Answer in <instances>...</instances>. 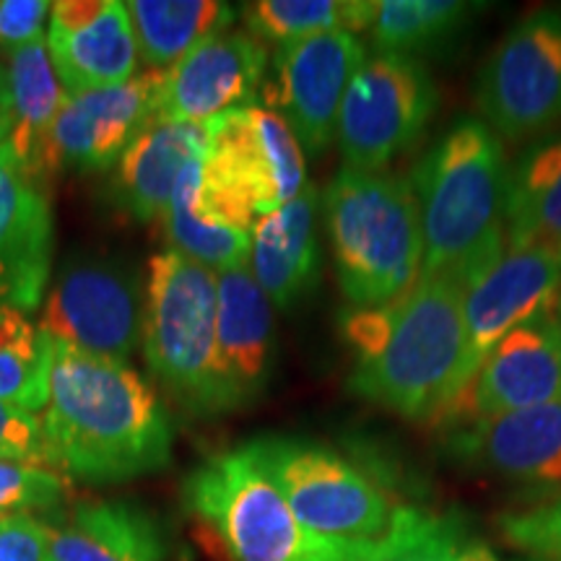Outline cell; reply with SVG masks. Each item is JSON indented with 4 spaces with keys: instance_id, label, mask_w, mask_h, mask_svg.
Wrapping results in <instances>:
<instances>
[{
    "instance_id": "6da1fadb",
    "label": "cell",
    "mask_w": 561,
    "mask_h": 561,
    "mask_svg": "<svg viewBox=\"0 0 561 561\" xmlns=\"http://www.w3.org/2000/svg\"><path fill=\"white\" fill-rule=\"evenodd\" d=\"M53 468L89 483L161 471L172 460V421L157 392L123 359L53 341L45 416Z\"/></svg>"
},
{
    "instance_id": "d6a6232c",
    "label": "cell",
    "mask_w": 561,
    "mask_h": 561,
    "mask_svg": "<svg viewBox=\"0 0 561 561\" xmlns=\"http://www.w3.org/2000/svg\"><path fill=\"white\" fill-rule=\"evenodd\" d=\"M504 541L541 561H561V491L500 520Z\"/></svg>"
},
{
    "instance_id": "83f0119b",
    "label": "cell",
    "mask_w": 561,
    "mask_h": 561,
    "mask_svg": "<svg viewBox=\"0 0 561 561\" xmlns=\"http://www.w3.org/2000/svg\"><path fill=\"white\" fill-rule=\"evenodd\" d=\"M359 561H496V557L458 517L398 507L388 533Z\"/></svg>"
},
{
    "instance_id": "7402d4cb",
    "label": "cell",
    "mask_w": 561,
    "mask_h": 561,
    "mask_svg": "<svg viewBox=\"0 0 561 561\" xmlns=\"http://www.w3.org/2000/svg\"><path fill=\"white\" fill-rule=\"evenodd\" d=\"M210 146L208 123H153L121 157L115 195L138 221L161 219L180 174Z\"/></svg>"
},
{
    "instance_id": "e0dca14e",
    "label": "cell",
    "mask_w": 561,
    "mask_h": 561,
    "mask_svg": "<svg viewBox=\"0 0 561 561\" xmlns=\"http://www.w3.org/2000/svg\"><path fill=\"white\" fill-rule=\"evenodd\" d=\"M273 305L250 268L219 273L214 385L216 411L244 409L263 396L273 371Z\"/></svg>"
},
{
    "instance_id": "603a6c76",
    "label": "cell",
    "mask_w": 561,
    "mask_h": 561,
    "mask_svg": "<svg viewBox=\"0 0 561 561\" xmlns=\"http://www.w3.org/2000/svg\"><path fill=\"white\" fill-rule=\"evenodd\" d=\"M47 53L68 96L136 79L140 55L128 3L104 0V11L89 24L50 26Z\"/></svg>"
},
{
    "instance_id": "74e56055",
    "label": "cell",
    "mask_w": 561,
    "mask_h": 561,
    "mask_svg": "<svg viewBox=\"0 0 561 561\" xmlns=\"http://www.w3.org/2000/svg\"><path fill=\"white\" fill-rule=\"evenodd\" d=\"M11 128H13L11 123H0V144H3V140L11 136Z\"/></svg>"
},
{
    "instance_id": "5bb4252c",
    "label": "cell",
    "mask_w": 561,
    "mask_h": 561,
    "mask_svg": "<svg viewBox=\"0 0 561 561\" xmlns=\"http://www.w3.org/2000/svg\"><path fill=\"white\" fill-rule=\"evenodd\" d=\"M164 70L138 73L117 87L66 96L45 149V174L58 170L102 172L151 125Z\"/></svg>"
},
{
    "instance_id": "f1b7e54d",
    "label": "cell",
    "mask_w": 561,
    "mask_h": 561,
    "mask_svg": "<svg viewBox=\"0 0 561 561\" xmlns=\"http://www.w3.org/2000/svg\"><path fill=\"white\" fill-rule=\"evenodd\" d=\"M471 13L460 0H375L367 32L377 53L419 58L453 39Z\"/></svg>"
},
{
    "instance_id": "d4e9b609",
    "label": "cell",
    "mask_w": 561,
    "mask_h": 561,
    "mask_svg": "<svg viewBox=\"0 0 561 561\" xmlns=\"http://www.w3.org/2000/svg\"><path fill=\"white\" fill-rule=\"evenodd\" d=\"M13 128L9 146L13 157L30 178L45 180V149L55 117L66 102L45 39L34 42L24 50L11 53L9 66Z\"/></svg>"
},
{
    "instance_id": "484cf974",
    "label": "cell",
    "mask_w": 561,
    "mask_h": 561,
    "mask_svg": "<svg viewBox=\"0 0 561 561\" xmlns=\"http://www.w3.org/2000/svg\"><path fill=\"white\" fill-rule=\"evenodd\" d=\"M128 13L138 55L151 70L172 68L195 45L227 30L234 11L216 0H133Z\"/></svg>"
},
{
    "instance_id": "5b68a950",
    "label": "cell",
    "mask_w": 561,
    "mask_h": 561,
    "mask_svg": "<svg viewBox=\"0 0 561 561\" xmlns=\"http://www.w3.org/2000/svg\"><path fill=\"white\" fill-rule=\"evenodd\" d=\"M185 500L231 561H359L371 546L305 528L244 445L201 462Z\"/></svg>"
},
{
    "instance_id": "f35d334b",
    "label": "cell",
    "mask_w": 561,
    "mask_h": 561,
    "mask_svg": "<svg viewBox=\"0 0 561 561\" xmlns=\"http://www.w3.org/2000/svg\"><path fill=\"white\" fill-rule=\"evenodd\" d=\"M553 318H557V322L561 325V294H559V299L553 301Z\"/></svg>"
},
{
    "instance_id": "44dd1931",
    "label": "cell",
    "mask_w": 561,
    "mask_h": 561,
    "mask_svg": "<svg viewBox=\"0 0 561 561\" xmlns=\"http://www.w3.org/2000/svg\"><path fill=\"white\" fill-rule=\"evenodd\" d=\"M159 523L130 502H83L47 523L45 561H164Z\"/></svg>"
},
{
    "instance_id": "e575fe53",
    "label": "cell",
    "mask_w": 561,
    "mask_h": 561,
    "mask_svg": "<svg viewBox=\"0 0 561 561\" xmlns=\"http://www.w3.org/2000/svg\"><path fill=\"white\" fill-rule=\"evenodd\" d=\"M50 3L45 0H0V50H24L42 42Z\"/></svg>"
},
{
    "instance_id": "836d02e7",
    "label": "cell",
    "mask_w": 561,
    "mask_h": 561,
    "mask_svg": "<svg viewBox=\"0 0 561 561\" xmlns=\"http://www.w3.org/2000/svg\"><path fill=\"white\" fill-rule=\"evenodd\" d=\"M0 460L53 468L50 445L39 413L0 401Z\"/></svg>"
},
{
    "instance_id": "4dcf8cb0",
    "label": "cell",
    "mask_w": 561,
    "mask_h": 561,
    "mask_svg": "<svg viewBox=\"0 0 561 561\" xmlns=\"http://www.w3.org/2000/svg\"><path fill=\"white\" fill-rule=\"evenodd\" d=\"M375 0H257L244 5L242 16L255 39L276 45L325 32H367Z\"/></svg>"
},
{
    "instance_id": "2e32d148",
    "label": "cell",
    "mask_w": 561,
    "mask_h": 561,
    "mask_svg": "<svg viewBox=\"0 0 561 561\" xmlns=\"http://www.w3.org/2000/svg\"><path fill=\"white\" fill-rule=\"evenodd\" d=\"M559 294L561 261L543 250H507L486 273H481L462 299L466 348L458 390L471 380L479 364L504 335L538 314L551 312Z\"/></svg>"
},
{
    "instance_id": "3957f363",
    "label": "cell",
    "mask_w": 561,
    "mask_h": 561,
    "mask_svg": "<svg viewBox=\"0 0 561 561\" xmlns=\"http://www.w3.org/2000/svg\"><path fill=\"white\" fill-rule=\"evenodd\" d=\"M421 276L473 284L507 252L510 167L483 121L455 123L413 167Z\"/></svg>"
},
{
    "instance_id": "7c38bea8",
    "label": "cell",
    "mask_w": 561,
    "mask_h": 561,
    "mask_svg": "<svg viewBox=\"0 0 561 561\" xmlns=\"http://www.w3.org/2000/svg\"><path fill=\"white\" fill-rule=\"evenodd\" d=\"M367 60L362 39L325 32L280 45L263 100L289 125L301 151L318 157L331 146L348 83Z\"/></svg>"
},
{
    "instance_id": "52a82bcc",
    "label": "cell",
    "mask_w": 561,
    "mask_h": 561,
    "mask_svg": "<svg viewBox=\"0 0 561 561\" xmlns=\"http://www.w3.org/2000/svg\"><path fill=\"white\" fill-rule=\"evenodd\" d=\"M219 276L178 250L149 263L144 307L146 362L182 405L203 416L216 411L214 354Z\"/></svg>"
},
{
    "instance_id": "4316f807",
    "label": "cell",
    "mask_w": 561,
    "mask_h": 561,
    "mask_svg": "<svg viewBox=\"0 0 561 561\" xmlns=\"http://www.w3.org/2000/svg\"><path fill=\"white\" fill-rule=\"evenodd\" d=\"M206 159V157H203ZM203 159H195L180 174L178 187L161 214V227H164L170 250L182 252L191 261L206 265L219 276V273L240 271L250 265V234L252 231L231 229L214 221L195 206L198 195Z\"/></svg>"
},
{
    "instance_id": "d590c367",
    "label": "cell",
    "mask_w": 561,
    "mask_h": 561,
    "mask_svg": "<svg viewBox=\"0 0 561 561\" xmlns=\"http://www.w3.org/2000/svg\"><path fill=\"white\" fill-rule=\"evenodd\" d=\"M47 523L34 515L0 520V561H45Z\"/></svg>"
},
{
    "instance_id": "30bf717a",
    "label": "cell",
    "mask_w": 561,
    "mask_h": 561,
    "mask_svg": "<svg viewBox=\"0 0 561 561\" xmlns=\"http://www.w3.org/2000/svg\"><path fill=\"white\" fill-rule=\"evenodd\" d=\"M479 107L496 138L520 140L561 123V13L536 11L507 32L481 73Z\"/></svg>"
},
{
    "instance_id": "9c48e42d",
    "label": "cell",
    "mask_w": 561,
    "mask_h": 561,
    "mask_svg": "<svg viewBox=\"0 0 561 561\" xmlns=\"http://www.w3.org/2000/svg\"><path fill=\"white\" fill-rule=\"evenodd\" d=\"M437 87L419 58L375 53L356 70L343 96L335 140L343 167L382 172L424 136Z\"/></svg>"
},
{
    "instance_id": "4fadbf2b",
    "label": "cell",
    "mask_w": 561,
    "mask_h": 561,
    "mask_svg": "<svg viewBox=\"0 0 561 561\" xmlns=\"http://www.w3.org/2000/svg\"><path fill=\"white\" fill-rule=\"evenodd\" d=\"M553 401H561V325L551 310L504 335L442 409L437 424L455 430Z\"/></svg>"
},
{
    "instance_id": "7a4b0ae2",
    "label": "cell",
    "mask_w": 561,
    "mask_h": 561,
    "mask_svg": "<svg viewBox=\"0 0 561 561\" xmlns=\"http://www.w3.org/2000/svg\"><path fill=\"white\" fill-rule=\"evenodd\" d=\"M466 289L450 278L419 276L401 299L348 307L341 333L351 351L348 390L411 421H437L458 390L466 348Z\"/></svg>"
},
{
    "instance_id": "ac0fdd59",
    "label": "cell",
    "mask_w": 561,
    "mask_h": 561,
    "mask_svg": "<svg viewBox=\"0 0 561 561\" xmlns=\"http://www.w3.org/2000/svg\"><path fill=\"white\" fill-rule=\"evenodd\" d=\"M53 265V210L39 180L0 144V305L37 310Z\"/></svg>"
},
{
    "instance_id": "9a60e30c",
    "label": "cell",
    "mask_w": 561,
    "mask_h": 561,
    "mask_svg": "<svg viewBox=\"0 0 561 561\" xmlns=\"http://www.w3.org/2000/svg\"><path fill=\"white\" fill-rule=\"evenodd\" d=\"M268 50L250 32L224 30L164 70L153 123H208L248 107L263 87Z\"/></svg>"
},
{
    "instance_id": "8992f818",
    "label": "cell",
    "mask_w": 561,
    "mask_h": 561,
    "mask_svg": "<svg viewBox=\"0 0 561 561\" xmlns=\"http://www.w3.org/2000/svg\"><path fill=\"white\" fill-rule=\"evenodd\" d=\"M208 125L195 206L214 221L252 231L261 216L286 206L307 185L305 151L276 112L248 104Z\"/></svg>"
},
{
    "instance_id": "cb8c5ba5",
    "label": "cell",
    "mask_w": 561,
    "mask_h": 561,
    "mask_svg": "<svg viewBox=\"0 0 561 561\" xmlns=\"http://www.w3.org/2000/svg\"><path fill=\"white\" fill-rule=\"evenodd\" d=\"M507 250H543L561 261V138L533 146L510 170Z\"/></svg>"
},
{
    "instance_id": "277c9868",
    "label": "cell",
    "mask_w": 561,
    "mask_h": 561,
    "mask_svg": "<svg viewBox=\"0 0 561 561\" xmlns=\"http://www.w3.org/2000/svg\"><path fill=\"white\" fill-rule=\"evenodd\" d=\"M322 203L348 305L380 307L401 299L419 280L424 257L411 180L343 167Z\"/></svg>"
},
{
    "instance_id": "8d00e7d4",
    "label": "cell",
    "mask_w": 561,
    "mask_h": 561,
    "mask_svg": "<svg viewBox=\"0 0 561 561\" xmlns=\"http://www.w3.org/2000/svg\"><path fill=\"white\" fill-rule=\"evenodd\" d=\"M0 123L13 125V107H11V81L9 70L0 66Z\"/></svg>"
},
{
    "instance_id": "1f68e13d",
    "label": "cell",
    "mask_w": 561,
    "mask_h": 561,
    "mask_svg": "<svg viewBox=\"0 0 561 561\" xmlns=\"http://www.w3.org/2000/svg\"><path fill=\"white\" fill-rule=\"evenodd\" d=\"M68 483L53 468L0 460V520L11 515H32L53 510L66 500Z\"/></svg>"
},
{
    "instance_id": "ba28073f",
    "label": "cell",
    "mask_w": 561,
    "mask_h": 561,
    "mask_svg": "<svg viewBox=\"0 0 561 561\" xmlns=\"http://www.w3.org/2000/svg\"><path fill=\"white\" fill-rule=\"evenodd\" d=\"M244 447L305 528L351 543H375L388 533L398 507L354 460L291 437H261Z\"/></svg>"
},
{
    "instance_id": "f546056e",
    "label": "cell",
    "mask_w": 561,
    "mask_h": 561,
    "mask_svg": "<svg viewBox=\"0 0 561 561\" xmlns=\"http://www.w3.org/2000/svg\"><path fill=\"white\" fill-rule=\"evenodd\" d=\"M53 341L16 307L0 305V401L30 413L50 403Z\"/></svg>"
},
{
    "instance_id": "8fae6325",
    "label": "cell",
    "mask_w": 561,
    "mask_h": 561,
    "mask_svg": "<svg viewBox=\"0 0 561 561\" xmlns=\"http://www.w3.org/2000/svg\"><path fill=\"white\" fill-rule=\"evenodd\" d=\"M144 291L123 263L81 257L55 280L39 328L50 341L128 362L144 335Z\"/></svg>"
},
{
    "instance_id": "ffe728a7",
    "label": "cell",
    "mask_w": 561,
    "mask_h": 561,
    "mask_svg": "<svg viewBox=\"0 0 561 561\" xmlns=\"http://www.w3.org/2000/svg\"><path fill=\"white\" fill-rule=\"evenodd\" d=\"M320 195L307 182L297 198L261 216L250 234V273L273 307L286 310L305 297L320 268L314 237Z\"/></svg>"
},
{
    "instance_id": "d6986e66",
    "label": "cell",
    "mask_w": 561,
    "mask_h": 561,
    "mask_svg": "<svg viewBox=\"0 0 561 561\" xmlns=\"http://www.w3.org/2000/svg\"><path fill=\"white\" fill-rule=\"evenodd\" d=\"M455 460L530 486H561V401L450 430Z\"/></svg>"
}]
</instances>
